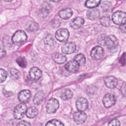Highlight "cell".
<instances>
[{"mask_svg":"<svg viewBox=\"0 0 126 126\" xmlns=\"http://www.w3.org/2000/svg\"><path fill=\"white\" fill-rule=\"evenodd\" d=\"M27 36L26 33L21 30L16 32L12 37V41L16 45H21L27 40Z\"/></svg>","mask_w":126,"mask_h":126,"instance_id":"obj_1","label":"cell"},{"mask_svg":"<svg viewBox=\"0 0 126 126\" xmlns=\"http://www.w3.org/2000/svg\"><path fill=\"white\" fill-rule=\"evenodd\" d=\"M118 44L119 42L117 38L114 35H110L106 37L104 46H106L108 49L113 51L117 48Z\"/></svg>","mask_w":126,"mask_h":126,"instance_id":"obj_2","label":"cell"},{"mask_svg":"<svg viewBox=\"0 0 126 126\" xmlns=\"http://www.w3.org/2000/svg\"><path fill=\"white\" fill-rule=\"evenodd\" d=\"M27 109V105L24 103L18 104L15 108L14 110V117L15 119L20 120L25 115Z\"/></svg>","mask_w":126,"mask_h":126,"instance_id":"obj_3","label":"cell"},{"mask_svg":"<svg viewBox=\"0 0 126 126\" xmlns=\"http://www.w3.org/2000/svg\"><path fill=\"white\" fill-rule=\"evenodd\" d=\"M112 20L115 24H123L126 22V13L121 11H117L112 14Z\"/></svg>","mask_w":126,"mask_h":126,"instance_id":"obj_4","label":"cell"},{"mask_svg":"<svg viewBox=\"0 0 126 126\" xmlns=\"http://www.w3.org/2000/svg\"><path fill=\"white\" fill-rule=\"evenodd\" d=\"M59 107V103L57 99L54 98L50 99L46 105V111L49 114H53L56 112Z\"/></svg>","mask_w":126,"mask_h":126,"instance_id":"obj_5","label":"cell"},{"mask_svg":"<svg viewBox=\"0 0 126 126\" xmlns=\"http://www.w3.org/2000/svg\"><path fill=\"white\" fill-rule=\"evenodd\" d=\"M69 33L67 29L61 28L57 31L55 33L56 38L60 42H64L67 40Z\"/></svg>","mask_w":126,"mask_h":126,"instance_id":"obj_6","label":"cell"},{"mask_svg":"<svg viewBox=\"0 0 126 126\" xmlns=\"http://www.w3.org/2000/svg\"><path fill=\"white\" fill-rule=\"evenodd\" d=\"M104 55V50L103 48L99 46L94 47L91 52V57L95 60L101 59Z\"/></svg>","mask_w":126,"mask_h":126,"instance_id":"obj_7","label":"cell"},{"mask_svg":"<svg viewBox=\"0 0 126 126\" xmlns=\"http://www.w3.org/2000/svg\"><path fill=\"white\" fill-rule=\"evenodd\" d=\"M102 102L105 107L109 108L115 104L116 102V98L113 94L108 93L104 96Z\"/></svg>","mask_w":126,"mask_h":126,"instance_id":"obj_8","label":"cell"},{"mask_svg":"<svg viewBox=\"0 0 126 126\" xmlns=\"http://www.w3.org/2000/svg\"><path fill=\"white\" fill-rule=\"evenodd\" d=\"M87 118V115L83 111H76L73 115V120L77 124L84 123L86 121Z\"/></svg>","mask_w":126,"mask_h":126,"instance_id":"obj_9","label":"cell"},{"mask_svg":"<svg viewBox=\"0 0 126 126\" xmlns=\"http://www.w3.org/2000/svg\"><path fill=\"white\" fill-rule=\"evenodd\" d=\"M76 48V45L72 42H67L62 47V51L64 54H70L73 53Z\"/></svg>","mask_w":126,"mask_h":126,"instance_id":"obj_10","label":"cell"},{"mask_svg":"<svg viewBox=\"0 0 126 126\" xmlns=\"http://www.w3.org/2000/svg\"><path fill=\"white\" fill-rule=\"evenodd\" d=\"M32 96L30 91L28 90H22L18 94V99L21 103L28 102Z\"/></svg>","mask_w":126,"mask_h":126,"instance_id":"obj_11","label":"cell"},{"mask_svg":"<svg viewBox=\"0 0 126 126\" xmlns=\"http://www.w3.org/2000/svg\"><path fill=\"white\" fill-rule=\"evenodd\" d=\"M76 106L78 111H84L88 108V100L85 98L79 97L76 101Z\"/></svg>","mask_w":126,"mask_h":126,"instance_id":"obj_12","label":"cell"},{"mask_svg":"<svg viewBox=\"0 0 126 126\" xmlns=\"http://www.w3.org/2000/svg\"><path fill=\"white\" fill-rule=\"evenodd\" d=\"M79 64L75 60L70 61L67 63L64 67L65 69L71 73H76L79 69Z\"/></svg>","mask_w":126,"mask_h":126,"instance_id":"obj_13","label":"cell"},{"mask_svg":"<svg viewBox=\"0 0 126 126\" xmlns=\"http://www.w3.org/2000/svg\"><path fill=\"white\" fill-rule=\"evenodd\" d=\"M104 83L108 88L114 89L117 85L118 80L116 77L109 76L105 78Z\"/></svg>","mask_w":126,"mask_h":126,"instance_id":"obj_14","label":"cell"},{"mask_svg":"<svg viewBox=\"0 0 126 126\" xmlns=\"http://www.w3.org/2000/svg\"><path fill=\"white\" fill-rule=\"evenodd\" d=\"M41 71L36 67H32L29 71V75L30 77L35 80L39 79L42 76Z\"/></svg>","mask_w":126,"mask_h":126,"instance_id":"obj_15","label":"cell"},{"mask_svg":"<svg viewBox=\"0 0 126 126\" xmlns=\"http://www.w3.org/2000/svg\"><path fill=\"white\" fill-rule=\"evenodd\" d=\"M84 23V20L81 17H76L74 18L70 23V27L74 29H78L80 28Z\"/></svg>","mask_w":126,"mask_h":126,"instance_id":"obj_16","label":"cell"},{"mask_svg":"<svg viewBox=\"0 0 126 126\" xmlns=\"http://www.w3.org/2000/svg\"><path fill=\"white\" fill-rule=\"evenodd\" d=\"M73 14V12L70 8H66L60 10L59 12V16L63 19H68Z\"/></svg>","mask_w":126,"mask_h":126,"instance_id":"obj_17","label":"cell"},{"mask_svg":"<svg viewBox=\"0 0 126 126\" xmlns=\"http://www.w3.org/2000/svg\"><path fill=\"white\" fill-rule=\"evenodd\" d=\"M52 58L54 61L58 64L63 63L66 61V58L65 56L58 53H54L52 56Z\"/></svg>","mask_w":126,"mask_h":126,"instance_id":"obj_18","label":"cell"},{"mask_svg":"<svg viewBox=\"0 0 126 126\" xmlns=\"http://www.w3.org/2000/svg\"><path fill=\"white\" fill-rule=\"evenodd\" d=\"M60 96L63 100H67L72 98L73 94L69 89H64L61 91L60 94Z\"/></svg>","mask_w":126,"mask_h":126,"instance_id":"obj_19","label":"cell"},{"mask_svg":"<svg viewBox=\"0 0 126 126\" xmlns=\"http://www.w3.org/2000/svg\"><path fill=\"white\" fill-rule=\"evenodd\" d=\"M87 16L90 20H95L99 17L100 12L98 10L96 9H90L87 11Z\"/></svg>","mask_w":126,"mask_h":126,"instance_id":"obj_20","label":"cell"},{"mask_svg":"<svg viewBox=\"0 0 126 126\" xmlns=\"http://www.w3.org/2000/svg\"><path fill=\"white\" fill-rule=\"evenodd\" d=\"M8 74L9 77L13 80L18 79L20 78L21 75V72L18 69L14 68H11L9 69L8 71Z\"/></svg>","mask_w":126,"mask_h":126,"instance_id":"obj_21","label":"cell"},{"mask_svg":"<svg viewBox=\"0 0 126 126\" xmlns=\"http://www.w3.org/2000/svg\"><path fill=\"white\" fill-rule=\"evenodd\" d=\"M26 114L28 118L32 119L37 116L38 114V110L34 106H30L27 108Z\"/></svg>","mask_w":126,"mask_h":126,"instance_id":"obj_22","label":"cell"},{"mask_svg":"<svg viewBox=\"0 0 126 126\" xmlns=\"http://www.w3.org/2000/svg\"><path fill=\"white\" fill-rule=\"evenodd\" d=\"M25 29L28 32H34L38 30V25L34 22L29 21L26 24Z\"/></svg>","mask_w":126,"mask_h":126,"instance_id":"obj_23","label":"cell"},{"mask_svg":"<svg viewBox=\"0 0 126 126\" xmlns=\"http://www.w3.org/2000/svg\"><path fill=\"white\" fill-rule=\"evenodd\" d=\"M44 98V94L42 91H39L35 94L33 101L35 104H39Z\"/></svg>","mask_w":126,"mask_h":126,"instance_id":"obj_24","label":"cell"},{"mask_svg":"<svg viewBox=\"0 0 126 126\" xmlns=\"http://www.w3.org/2000/svg\"><path fill=\"white\" fill-rule=\"evenodd\" d=\"M101 0H87L85 6L89 8H93L98 6L100 4Z\"/></svg>","mask_w":126,"mask_h":126,"instance_id":"obj_25","label":"cell"},{"mask_svg":"<svg viewBox=\"0 0 126 126\" xmlns=\"http://www.w3.org/2000/svg\"><path fill=\"white\" fill-rule=\"evenodd\" d=\"M44 43L50 46H53L56 43V42L53 37V36L51 34H47L44 39Z\"/></svg>","mask_w":126,"mask_h":126,"instance_id":"obj_26","label":"cell"},{"mask_svg":"<svg viewBox=\"0 0 126 126\" xmlns=\"http://www.w3.org/2000/svg\"><path fill=\"white\" fill-rule=\"evenodd\" d=\"M74 60L78 63L79 65H84L86 63V58L82 54H79L76 55L74 57Z\"/></svg>","mask_w":126,"mask_h":126,"instance_id":"obj_27","label":"cell"},{"mask_svg":"<svg viewBox=\"0 0 126 126\" xmlns=\"http://www.w3.org/2000/svg\"><path fill=\"white\" fill-rule=\"evenodd\" d=\"M45 126H64V125L61 121L56 119H53L48 121Z\"/></svg>","mask_w":126,"mask_h":126,"instance_id":"obj_28","label":"cell"},{"mask_svg":"<svg viewBox=\"0 0 126 126\" xmlns=\"http://www.w3.org/2000/svg\"><path fill=\"white\" fill-rule=\"evenodd\" d=\"M100 23L103 26L109 27L111 24L110 18L108 16L102 17L100 20Z\"/></svg>","mask_w":126,"mask_h":126,"instance_id":"obj_29","label":"cell"},{"mask_svg":"<svg viewBox=\"0 0 126 126\" xmlns=\"http://www.w3.org/2000/svg\"><path fill=\"white\" fill-rule=\"evenodd\" d=\"M16 62L18 65L22 67H25L27 65V61L23 57H18L16 60Z\"/></svg>","mask_w":126,"mask_h":126,"instance_id":"obj_30","label":"cell"},{"mask_svg":"<svg viewBox=\"0 0 126 126\" xmlns=\"http://www.w3.org/2000/svg\"><path fill=\"white\" fill-rule=\"evenodd\" d=\"M7 77V72L1 68H0V83L3 82Z\"/></svg>","mask_w":126,"mask_h":126,"instance_id":"obj_31","label":"cell"},{"mask_svg":"<svg viewBox=\"0 0 126 126\" xmlns=\"http://www.w3.org/2000/svg\"><path fill=\"white\" fill-rule=\"evenodd\" d=\"M110 3L108 1H103L101 5V9L103 11H107L109 10L110 7Z\"/></svg>","mask_w":126,"mask_h":126,"instance_id":"obj_32","label":"cell"},{"mask_svg":"<svg viewBox=\"0 0 126 126\" xmlns=\"http://www.w3.org/2000/svg\"><path fill=\"white\" fill-rule=\"evenodd\" d=\"M106 37V36L105 34H104L100 35L98 37V39H97V42H98V43L99 44L104 46V42H105V40Z\"/></svg>","mask_w":126,"mask_h":126,"instance_id":"obj_33","label":"cell"},{"mask_svg":"<svg viewBox=\"0 0 126 126\" xmlns=\"http://www.w3.org/2000/svg\"><path fill=\"white\" fill-rule=\"evenodd\" d=\"M108 126H120V122L118 119H113L109 122Z\"/></svg>","mask_w":126,"mask_h":126,"instance_id":"obj_34","label":"cell"},{"mask_svg":"<svg viewBox=\"0 0 126 126\" xmlns=\"http://www.w3.org/2000/svg\"><path fill=\"white\" fill-rule=\"evenodd\" d=\"M120 90L122 95L126 97V83H124L122 84Z\"/></svg>","mask_w":126,"mask_h":126,"instance_id":"obj_35","label":"cell"},{"mask_svg":"<svg viewBox=\"0 0 126 126\" xmlns=\"http://www.w3.org/2000/svg\"><path fill=\"white\" fill-rule=\"evenodd\" d=\"M51 25L53 28H57L60 26V22L58 20H54L52 21Z\"/></svg>","mask_w":126,"mask_h":126,"instance_id":"obj_36","label":"cell"},{"mask_svg":"<svg viewBox=\"0 0 126 126\" xmlns=\"http://www.w3.org/2000/svg\"><path fill=\"white\" fill-rule=\"evenodd\" d=\"M119 29L122 32L126 33V23L121 25L119 27Z\"/></svg>","mask_w":126,"mask_h":126,"instance_id":"obj_37","label":"cell"},{"mask_svg":"<svg viewBox=\"0 0 126 126\" xmlns=\"http://www.w3.org/2000/svg\"><path fill=\"white\" fill-rule=\"evenodd\" d=\"M17 126H31V125L27 121H22L18 124Z\"/></svg>","mask_w":126,"mask_h":126,"instance_id":"obj_38","label":"cell"},{"mask_svg":"<svg viewBox=\"0 0 126 126\" xmlns=\"http://www.w3.org/2000/svg\"><path fill=\"white\" fill-rule=\"evenodd\" d=\"M6 55V52L5 50L0 46V58L4 57Z\"/></svg>","mask_w":126,"mask_h":126,"instance_id":"obj_39","label":"cell"},{"mask_svg":"<svg viewBox=\"0 0 126 126\" xmlns=\"http://www.w3.org/2000/svg\"><path fill=\"white\" fill-rule=\"evenodd\" d=\"M51 1H53V2H58L59 1H60L61 0H50Z\"/></svg>","mask_w":126,"mask_h":126,"instance_id":"obj_40","label":"cell"},{"mask_svg":"<svg viewBox=\"0 0 126 126\" xmlns=\"http://www.w3.org/2000/svg\"><path fill=\"white\" fill-rule=\"evenodd\" d=\"M4 0L5 1H12L13 0Z\"/></svg>","mask_w":126,"mask_h":126,"instance_id":"obj_41","label":"cell"}]
</instances>
